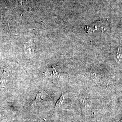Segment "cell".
<instances>
[{"label":"cell","instance_id":"1","mask_svg":"<svg viewBox=\"0 0 122 122\" xmlns=\"http://www.w3.org/2000/svg\"><path fill=\"white\" fill-rule=\"evenodd\" d=\"M25 49L26 54L30 56L35 51V44L32 41L27 42L25 44Z\"/></svg>","mask_w":122,"mask_h":122},{"label":"cell","instance_id":"2","mask_svg":"<svg viewBox=\"0 0 122 122\" xmlns=\"http://www.w3.org/2000/svg\"><path fill=\"white\" fill-rule=\"evenodd\" d=\"M48 97V94L43 91H39L37 94L36 99L34 101L35 103H39L45 100Z\"/></svg>","mask_w":122,"mask_h":122},{"label":"cell","instance_id":"3","mask_svg":"<svg viewBox=\"0 0 122 122\" xmlns=\"http://www.w3.org/2000/svg\"><path fill=\"white\" fill-rule=\"evenodd\" d=\"M46 75L48 76L49 77H56L57 75V72L56 71L55 69L52 68L48 70L46 72Z\"/></svg>","mask_w":122,"mask_h":122},{"label":"cell","instance_id":"4","mask_svg":"<svg viewBox=\"0 0 122 122\" xmlns=\"http://www.w3.org/2000/svg\"><path fill=\"white\" fill-rule=\"evenodd\" d=\"M64 100H65V95L63 93H62L61 95L60 98H59V100L57 101V102L56 104L55 108L56 109L60 108L62 106V105H63Z\"/></svg>","mask_w":122,"mask_h":122},{"label":"cell","instance_id":"5","mask_svg":"<svg viewBox=\"0 0 122 122\" xmlns=\"http://www.w3.org/2000/svg\"><path fill=\"white\" fill-rule=\"evenodd\" d=\"M116 58L118 61L122 64V48H119L118 49Z\"/></svg>","mask_w":122,"mask_h":122},{"label":"cell","instance_id":"6","mask_svg":"<svg viewBox=\"0 0 122 122\" xmlns=\"http://www.w3.org/2000/svg\"><path fill=\"white\" fill-rule=\"evenodd\" d=\"M5 81V76H4L2 73L0 74V86L1 85V83Z\"/></svg>","mask_w":122,"mask_h":122},{"label":"cell","instance_id":"7","mask_svg":"<svg viewBox=\"0 0 122 122\" xmlns=\"http://www.w3.org/2000/svg\"></svg>","mask_w":122,"mask_h":122}]
</instances>
